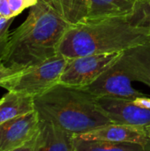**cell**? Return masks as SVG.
<instances>
[{
    "label": "cell",
    "mask_w": 150,
    "mask_h": 151,
    "mask_svg": "<svg viewBox=\"0 0 150 151\" xmlns=\"http://www.w3.org/2000/svg\"><path fill=\"white\" fill-rule=\"evenodd\" d=\"M126 19L133 27L150 34V0H136L132 12Z\"/></svg>",
    "instance_id": "5bb4252c"
},
{
    "label": "cell",
    "mask_w": 150,
    "mask_h": 151,
    "mask_svg": "<svg viewBox=\"0 0 150 151\" xmlns=\"http://www.w3.org/2000/svg\"><path fill=\"white\" fill-rule=\"evenodd\" d=\"M35 111L0 124V151L21 150L35 135L39 127Z\"/></svg>",
    "instance_id": "ba28073f"
},
{
    "label": "cell",
    "mask_w": 150,
    "mask_h": 151,
    "mask_svg": "<svg viewBox=\"0 0 150 151\" xmlns=\"http://www.w3.org/2000/svg\"><path fill=\"white\" fill-rule=\"evenodd\" d=\"M77 135L86 140H105L117 142L136 143L142 146L145 151L150 150V142L145 127L110 123Z\"/></svg>",
    "instance_id": "30bf717a"
},
{
    "label": "cell",
    "mask_w": 150,
    "mask_h": 151,
    "mask_svg": "<svg viewBox=\"0 0 150 151\" xmlns=\"http://www.w3.org/2000/svg\"><path fill=\"white\" fill-rule=\"evenodd\" d=\"M39 119L50 121L73 134L112 123L102 111L96 96L85 88L58 82L34 97Z\"/></svg>",
    "instance_id": "7a4b0ae2"
},
{
    "label": "cell",
    "mask_w": 150,
    "mask_h": 151,
    "mask_svg": "<svg viewBox=\"0 0 150 151\" xmlns=\"http://www.w3.org/2000/svg\"><path fill=\"white\" fill-rule=\"evenodd\" d=\"M39 127L33 139L21 150L73 151V134L57 124L39 119Z\"/></svg>",
    "instance_id": "9c48e42d"
},
{
    "label": "cell",
    "mask_w": 150,
    "mask_h": 151,
    "mask_svg": "<svg viewBox=\"0 0 150 151\" xmlns=\"http://www.w3.org/2000/svg\"><path fill=\"white\" fill-rule=\"evenodd\" d=\"M73 151H145L136 143L105 140H86L77 134L73 138Z\"/></svg>",
    "instance_id": "4fadbf2b"
},
{
    "label": "cell",
    "mask_w": 150,
    "mask_h": 151,
    "mask_svg": "<svg viewBox=\"0 0 150 151\" xmlns=\"http://www.w3.org/2000/svg\"><path fill=\"white\" fill-rule=\"evenodd\" d=\"M145 130H146L147 135H148V137H149V142H150V125L149 126H147V127H145Z\"/></svg>",
    "instance_id": "d6986e66"
},
{
    "label": "cell",
    "mask_w": 150,
    "mask_h": 151,
    "mask_svg": "<svg viewBox=\"0 0 150 151\" xmlns=\"http://www.w3.org/2000/svg\"><path fill=\"white\" fill-rule=\"evenodd\" d=\"M149 37H150V35H149Z\"/></svg>",
    "instance_id": "ffe728a7"
},
{
    "label": "cell",
    "mask_w": 150,
    "mask_h": 151,
    "mask_svg": "<svg viewBox=\"0 0 150 151\" xmlns=\"http://www.w3.org/2000/svg\"><path fill=\"white\" fill-rule=\"evenodd\" d=\"M71 26L63 0H37L25 21L10 34L0 64L20 70L54 57Z\"/></svg>",
    "instance_id": "6da1fadb"
},
{
    "label": "cell",
    "mask_w": 150,
    "mask_h": 151,
    "mask_svg": "<svg viewBox=\"0 0 150 151\" xmlns=\"http://www.w3.org/2000/svg\"><path fill=\"white\" fill-rule=\"evenodd\" d=\"M34 111V97L14 91H7L0 99V124Z\"/></svg>",
    "instance_id": "7c38bea8"
},
{
    "label": "cell",
    "mask_w": 150,
    "mask_h": 151,
    "mask_svg": "<svg viewBox=\"0 0 150 151\" xmlns=\"http://www.w3.org/2000/svg\"><path fill=\"white\" fill-rule=\"evenodd\" d=\"M20 70L15 69L12 67H9V66H6L3 64H0V84L3 81H4L5 80H7L8 78H10L11 76L16 74Z\"/></svg>",
    "instance_id": "ac0fdd59"
},
{
    "label": "cell",
    "mask_w": 150,
    "mask_h": 151,
    "mask_svg": "<svg viewBox=\"0 0 150 151\" xmlns=\"http://www.w3.org/2000/svg\"><path fill=\"white\" fill-rule=\"evenodd\" d=\"M102 111L112 123L139 127L150 125V97L124 98L112 96H96Z\"/></svg>",
    "instance_id": "8992f818"
},
{
    "label": "cell",
    "mask_w": 150,
    "mask_h": 151,
    "mask_svg": "<svg viewBox=\"0 0 150 151\" xmlns=\"http://www.w3.org/2000/svg\"><path fill=\"white\" fill-rule=\"evenodd\" d=\"M122 51L90 54L72 58L59 82L85 88L101 76L121 55Z\"/></svg>",
    "instance_id": "52a82bcc"
},
{
    "label": "cell",
    "mask_w": 150,
    "mask_h": 151,
    "mask_svg": "<svg viewBox=\"0 0 150 151\" xmlns=\"http://www.w3.org/2000/svg\"><path fill=\"white\" fill-rule=\"evenodd\" d=\"M65 15L72 25L85 20L88 12V0H63Z\"/></svg>",
    "instance_id": "9a60e30c"
},
{
    "label": "cell",
    "mask_w": 150,
    "mask_h": 151,
    "mask_svg": "<svg viewBox=\"0 0 150 151\" xmlns=\"http://www.w3.org/2000/svg\"><path fill=\"white\" fill-rule=\"evenodd\" d=\"M136 0H88V12L86 19L109 17H126Z\"/></svg>",
    "instance_id": "8fae6325"
},
{
    "label": "cell",
    "mask_w": 150,
    "mask_h": 151,
    "mask_svg": "<svg viewBox=\"0 0 150 151\" xmlns=\"http://www.w3.org/2000/svg\"><path fill=\"white\" fill-rule=\"evenodd\" d=\"M37 0H0V16L15 18L27 8L35 4Z\"/></svg>",
    "instance_id": "2e32d148"
},
{
    "label": "cell",
    "mask_w": 150,
    "mask_h": 151,
    "mask_svg": "<svg viewBox=\"0 0 150 151\" xmlns=\"http://www.w3.org/2000/svg\"><path fill=\"white\" fill-rule=\"evenodd\" d=\"M149 35L148 31L133 27L126 17L85 19L68 28L58 53L72 58L123 51L149 41Z\"/></svg>",
    "instance_id": "3957f363"
},
{
    "label": "cell",
    "mask_w": 150,
    "mask_h": 151,
    "mask_svg": "<svg viewBox=\"0 0 150 151\" xmlns=\"http://www.w3.org/2000/svg\"><path fill=\"white\" fill-rule=\"evenodd\" d=\"M69 58L57 53L54 57L34 65L21 69L0 84L7 91L36 96L59 82Z\"/></svg>",
    "instance_id": "5b68a950"
},
{
    "label": "cell",
    "mask_w": 150,
    "mask_h": 151,
    "mask_svg": "<svg viewBox=\"0 0 150 151\" xmlns=\"http://www.w3.org/2000/svg\"><path fill=\"white\" fill-rule=\"evenodd\" d=\"M133 81L150 87V39L123 50L120 57L85 88L96 96L135 98L146 96L133 87Z\"/></svg>",
    "instance_id": "277c9868"
},
{
    "label": "cell",
    "mask_w": 150,
    "mask_h": 151,
    "mask_svg": "<svg viewBox=\"0 0 150 151\" xmlns=\"http://www.w3.org/2000/svg\"><path fill=\"white\" fill-rule=\"evenodd\" d=\"M14 18H5L0 16V63L4 56L6 51L9 39H10V32L9 27L11 25Z\"/></svg>",
    "instance_id": "e0dca14e"
}]
</instances>
